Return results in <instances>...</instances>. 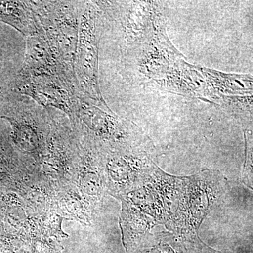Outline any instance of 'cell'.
Here are the masks:
<instances>
[{
    "label": "cell",
    "mask_w": 253,
    "mask_h": 253,
    "mask_svg": "<svg viewBox=\"0 0 253 253\" xmlns=\"http://www.w3.org/2000/svg\"><path fill=\"white\" fill-rule=\"evenodd\" d=\"M16 87L44 108L63 111L74 123L77 116L78 94L76 86L67 80L50 75L18 77Z\"/></svg>",
    "instance_id": "ba28073f"
},
{
    "label": "cell",
    "mask_w": 253,
    "mask_h": 253,
    "mask_svg": "<svg viewBox=\"0 0 253 253\" xmlns=\"http://www.w3.org/2000/svg\"><path fill=\"white\" fill-rule=\"evenodd\" d=\"M37 75H50L62 78L74 84L77 89L76 83L69 77L49 45L44 32L28 37L26 59L18 77Z\"/></svg>",
    "instance_id": "9c48e42d"
},
{
    "label": "cell",
    "mask_w": 253,
    "mask_h": 253,
    "mask_svg": "<svg viewBox=\"0 0 253 253\" xmlns=\"http://www.w3.org/2000/svg\"><path fill=\"white\" fill-rule=\"evenodd\" d=\"M97 9L94 2L86 3L80 16L74 73L78 97L86 98L103 109L111 110L105 102L98 82Z\"/></svg>",
    "instance_id": "5b68a950"
},
{
    "label": "cell",
    "mask_w": 253,
    "mask_h": 253,
    "mask_svg": "<svg viewBox=\"0 0 253 253\" xmlns=\"http://www.w3.org/2000/svg\"><path fill=\"white\" fill-rule=\"evenodd\" d=\"M229 182L222 173L204 169L186 176L176 207L166 227L182 241L198 236L205 218L225 201Z\"/></svg>",
    "instance_id": "3957f363"
},
{
    "label": "cell",
    "mask_w": 253,
    "mask_h": 253,
    "mask_svg": "<svg viewBox=\"0 0 253 253\" xmlns=\"http://www.w3.org/2000/svg\"><path fill=\"white\" fill-rule=\"evenodd\" d=\"M0 21L28 38L44 32L29 1H0Z\"/></svg>",
    "instance_id": "8fae6325"
},
{
    "label": "cell",
    "mask_w": 253,
    "mask_h": 253,
    "mask_svg": "<svg viewBox=\"0 0 253 253\" xmlns=\"http://www.w3.org/2000/svg\"><path fill=\"white\" fill-rule=\"evenodd\" d=\"M186 177L170 175L158 166L135 189L120 198L125 248L154 226L168 224L179 199Z\"/></svg>",
    "instance_id": "6da1fadb"
},
{
    "label": "cell",
    "mask_w": 253,
    "mask_h": 253,
    "mask_svg": "<svg viewBox=\"0 0 253 253\" xmlns=\"http://www.w3.org/2000/svg\"><path fill=\"white\" fill-rule=\"evenodd\" d=\"M72 125L82 140L101 152L141 151L154 154L151 139L137 126L86 98L78 97L77 116Z\"/></svg>",
    "instance_id": "7a4b0ae2"
},
{
    "label": "cell",
    "mask_w": 253,
    "mask_h": 253,
    "mask_svg": "<svg viewBox=\"0 0 253 253\" xmlns=\"http://www.w3.org/2000/svg\"><path fill=\"white\" fill-rule=\"evenodd\" d=\"M126 253H194L169 231L146 233L126 248Z\"/></svg>",
    "instance_id": "30bf717a"
},
{
    "label": "cell",
    "mask_w": 253,
    "mask_h": 253,
    "mask_svg": "<svg viewBox=\"0 0 253 253\" xmlns=\"http://www.w3.org/2000/svg\"><path fill=\"white\" fill-rule=\"evenodd\" d=\"M183 241H184L191 248L194 253H231L218 251L210 247L200 239L199 235Z\"/></svg>",
    "instance_id": "4fadbf2b"
},
{
    "label": "cell",
    "mask_w": 253,
    "mask_h": 253,
    "mask_svg": "<svg viewBox=\"0 0 253 253\" xmlns=\"http://www.w3.org/2000/svg\"><path fill=\"white\" fill-rule=\"evenodd\" d=\"M106 191L119 199L140 186L157 167L153 154L141 151L101 152Z\"/></svg>",
    "instance_id": "8992f818"
},
{
    "label": "cell",
    "mask_w": 253,
    "mask_h": 253,
    "mask_svg": "<svg viewBox=\"0 0 253 253\" xmlns=\"http://www.w3.org/2000/svg\"><path fill=\"white\" fill-rule=\"evenodd\" d=\"M2 118L11 125L13 139L20 151L42 162L50 131L49 116L29 100H23Z\"/></svg>",
    "instance_id": "52a82bcc"
},
{
    "label": "cell",
    "mask_w": 253,
    "mask_h": 253,
    "mask_svg": "<svg viewBox=\"0 0 253 253\" xmlns=\"http://www.w3.org/2000/svg\"><path fill=\"white\" fill-rule=\"evenodd\" d=\"M246 163H245L243 181L249 189H253V149L252 144L246 139Z\"/></svg>",
    "instance_id": "7c38bea8"
},
{
    "label": "cell",
    "mask_w": 253,
    "mask_h": 253,
    "mask_svg": "<svg viewBox=\"0 0 253 253\" xmlns=\"http://www.w3.org/2000/svg\"><path fill=\"white\" fill-rule=\"evenodd\" d=\"M73 1H29L51 49L76 83L74 61L79 32V11Z\"/></svg>",
    "instance_id": "277c9868"
}]
</instances>
